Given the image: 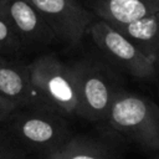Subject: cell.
I'll return each instance as SVG.
<instances>
[{
    "label": "cell",
    "instance_id": "cell-15",
    "mask_svg": "<svg viewBox=\"0 0 159 159\" xmlns=\"http://www.w3.org/2000/svg\"><path fill=\"white\" fill-rule=\"evenodd\" d=\"M154 65L157 67V70H159V39H158V46H157V55H155V61Z\"/></svg>",
    "mask_w": 159,
    "mask_h": 159
},
{
    "label": "cell",
    "instance_id": "cell-14",
    "mask_svg": "<svg viewBox=\"0 0 159 159\" xmlns=\"http://www.w3.org/2000/svg\"><path fill=\"white\" fill-rule=\"evenodd\" d=\"M17 108L10 103L9 101H6L4 97L0 96V123H5L7 120V118L16 111Z\"/></svg>",
    "mask_w": 159,
    "mask_h": 159
},
{
    "label": "cell",
    "instance_id": "cell-13",
    "mask_svg": "<svg viewBox=\"0 0 159 159\" xmlns=\"http://www.w3.org/2000/svg\"><path fill=\"white\" fill-rule=\"evenodd\" d=\"M27 152L9 134H0V159H26Z\"/></svg>",
    "mask_w": 159,
    "mask_h": 159
},
{
    "label": "cell",
    "instance_id": "cell-11",
    "mask_svg": "<svg viewBox=\"0 0 159 159\" xmlns=\"http://www.w3.org/2000/svg\"><path fill=\"white\" fill-rule=\"evenodd\" d=\"M45 159H114L111 152L99 142L84 137L72 138L60 149L46 155Z\"/></svg>",
    "mask_w": 159,
    "mask_h": 159
},
{
    "label": "cell",
    "instance_id": "cell-9",
    "mask_svg": "<svg viewBox=\"0 0 159 159\" xmlns=\"http://www.w3.org/2000/svg\"><path fill=\"white\" fill-rule=\"evenodd\" d=\"M89 5L98 19L112 26L159 12V0H89Z\"/></svg>",
    "mask_w": 159,
    "mask_h": 159
},
{
    "label": "cell",
    "instance_id": "cell-10",
    "mask_svg": "<svg viewBox=\"0 0 159 159\" xmlns=\"http://www.w3.org/2000/svg\"><path fill=\"white\" fill-rule=\"evenodd\" d=\"M113 27L125 36L143 55H145L154 63L159 39V12L148 15L128 24L116 25Z\"/></svg>",
    "mask_w": 159,
    "mask_h": 159
},
{
    "label": "cell",
    "instance_id": "cell-6",
    "mask_svg": "<svg viewBox=\"0 0 159 159\" xmlns=\"http://www.w3.org/2000/svg\"><path fill=\"white\" fill-rule=\"evenodd\" d=\"M43 17L57 41L77 46L93 16L78 0H27Z\"/></svg>",
    "mask_w": 159,
    "mask_h": 159
},
{
    "label": "cell",
    "instance_id": "cell-7",
    "mask_svg": "<svg viewBox=\"0 0 159 159\" xmlns=\"http://www.w3.org/2000/svg\"><path fill=\"white\" fill-rule=\"evenodd\" d=\"M0 9L24 45H51L55 34L40 12L27 0H0Z\"/></svg>",
    "mask_w": 159,
    "mask_h": 159
},
{
    "label": "cell",
    "instance_id": "cell-3",
    "mask_svg": "<svg viewBox=\"0 0 159 159\" xmlns=\"http://www.w3.org/2000/svg\"><path fill=\"white\" fill-rule=\"evenodd\" d=\"M104 122L142 148L159 150V106L150 98L119 89Z\"/></svg>",
    "mask_w": 159,
    "mask_h": 159
},
{
    "label": "cell",
    "instance_id": "cell-2",
    "mask_svg": "<svg viewBox=\"0 0 159 159\" xmlns=\"http://www.w3.org/2000/svg\"><path fill=\"white\" fill-rule=\"evenodd\" d=\"M5 124L7 134L19 145L45 157L60 149L73 135L66 117L39 106L16 109Z\"/></svg>",
    "mask_w": 159,
    "mask_h": 159
},
{
    "label": "cell",
    "instance_id": "cell-16",
    "mask_svg": "<svg viewBox=\"0 0 159 159\" xmlns=\"http://www.w3.org/2000/svg\"><path fill=\"white\" fill-rule=\"evenodd\" d=\"M157 159H159V158H157Z\"/></svg>",
    "mask_w": 159,
    "mask_h": 159
},
{
    "label": "cell",
    "instance_id": "cell-1",
    "mask_svg": "<svg viewBox=\"0 0 159 159\" xmlns=\"http://www.w3.org/2000/svg\"><path fill=\"white\" fill-rule=\"evenodd\" d=\"M35 104L63 117H78V93L72 65L55 55H41L30 65Z\"/></svg>",
    "mask_w": 159,
    "mask_h": 159
},
{
    "label": "cell",
    "instance_id": "cell-5",
    "mask_svg": "<svg viewBox=\"0 0 159 159\" xmlns=\"http://www.w3.org/2000/svg\"><path fill=\"white\" fill-rule=\"evenodd\" d=\"M87 31L102 55L130 76L138 80H150L157 76L155 65L108 22L98 19Z\"/></svg>",
    "mask_w": 159,
    "mask_h": 159
},
{
    "label": "cell",
    "instance_id": "cell-12",
    "mask_svg": "<svg viewBox=\"0 0 159 159\" xmlns=\"http://www.w3.org/2000/svg\"><path fill=\"white\" fill-rule=\"evenodd\" d=\"M24 43L0 9V56H12L22 48Z\"/></svg>",
    "mask_w": 159,
    "mask_h": 159
},
{
    "label": "cell",
    "instance_id": "cell-4",
    "mask_svg": "<svg viewBox=\"0 0 159 159\" xmlns=\"http://www.w3.org/2000/svg\"><path fill=\"white\" fill-rule=\"evenodd\" d=\"M78 93V117L89 122L106 120L113 99L120 89L104 65L82 58L72 65Z\"/></svg>",
    "mask_w": 159,
    "mask_h": 159
},
{
    "label": "cell",
    "instance_id": "cell-8",
    "mask_svg": "<svg viewBox=\"0 0 159 159\" xmlns=\"http://www.w3.org/2000/svg\"><path fill=\"white\" fill-rule=\"evenodd\" d=\"M0 96L17 109L35 104L29 65L0 56Z\"/></svg>",
    "mask_w": 159,
    "mask_h": 159
}]
</instances>
